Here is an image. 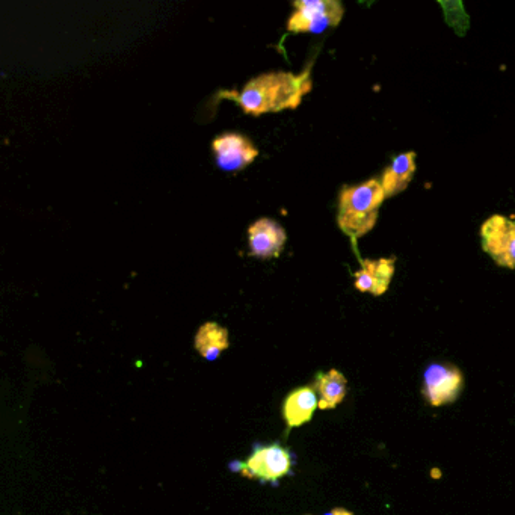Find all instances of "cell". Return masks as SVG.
<instances>
[{
	"mask_svg": "<svg viewBox=\"0 0 515 515\" xmlns=\"http://www.w3.org/2000/svg\"><path fill=\"white\" fill-rule=\"evenodd\" d=\"M312 88L309 70L300 75L290 71H271L248 81L239 93L229 91L221 96L235 100L245 114L259 117L286 109H297Z\"/></svg>",
	"mask_w": 515,
	"mask_h": 515,
	"instance_id": "cell-1",
	"label": "cell"
},
{
	"mask_svg": "<svg viewBox=\"0 0 515 515\" xmlns=\"http://www.w3.org/2000/svg\"><path fill=\"white\" fill-rule=\"evenodd\" d=\"M386 198L381 180L369 179L360 185L343 186L337 207V226L343 235L357 241L372 232Z\"/></svg>",
	"mask_w": 515,
	"mask_h": 515,
	"instance_id": "cell-2",
	"label": "cell"
},
{
	"mask_svg": "<svg viewBox=\"0 0 515 515\" xmlns=\"http://www.w3.org/2000/svg\"><path fill=\"white\" fill-rule=\"evenodd\" d=\"M345 16V7L339 0H297L293 13L287 19V31L293 34H324L337 28Z\"/></svg>",
	"mask_w": 515,
	"mask_h": 515,
	"instance_id": "cell-3",
	"label": "cell"
},
{
	"mask_svg": "<svg viewBox=\"0 0 515 515\" xmlns=\"http://www.w3.org/2000/svg\"><path fill=\"white\" fill-rule=\"evenodd\" d=\"M479 235L482 250L497 266L515 269V219L491 215L485 219Z\"/></svg>",
	"mask_w": 515,
	"mask_h": 515,
	"instance_id": "cell-4",
	"label": "cell"
},
{
	"mask_svg": "<svg viewBox=\"0 0 515 515\" xmlns=\"http://www.w3.org/2000/svg\"><path fill=\"white\" fill-rule=\"evenodd\" d=\"M464 389V375L454 364L434 363L423 374L422 395L431 407L457 401Z\"/></svg>",
	"mask_w": 515,
	"mask_h": 515,
	"instance_id": "cell-5",
	"label": "cell"
},
{
	"mask_svg": "<svg viewBox=\"0 0 515 515\" xmlns=\"http://www.w3.org/2000/svg\"><path fill=\"white\" fill-rule=\"evenodd\" d=\"M212 150L216 165L226 173L244 170L259 158L256 144L242 133L227 132L216 136Z\"/></svg>",
	"mask_w": 515,
	"mask_h": 515,
	"instance_id": "cell-6",
	"label": "cell"
},
{
	"mask_svg": "<svg viewBox=\"0 0 515 515\" xmlns=\"http://www.w3.org/2000/svg\"><path fill=\"white\" fill-rule=\"evenodd\" d=\"M290 466L292 461L289 452L275 443L254 452L242 467V473L248 478L278 481L290 472Z\"/></svg>",
	"mask_w": 515,
	"mask_h": 515,
	"instance_id": "cell-7",
	"label": "cell"
},
{
	"mask_svg": "<svg viewBox=\"0 0 515 515\" xmlns=\"http://www.w3.org/2000/svg\"><path fill=\"white\" fill-rule=\"evenodd\" d=\"M286 241V230L274 219H257L248 229L250 253L256 259L269 260L280 256Z\"/></svg>",
	"mask_w": 515,
	"mask_h": 515,
	"instance_id": "cell-8",
	"label": "cell"
},
{
	"mask_svg": "<svg viewBox=\"0 0 515 515\" xmlns=\"http://www.w3.org/2000/svg\"><path fill=\"white\" fill-rule=\"evenodd\" d=\"M396 259L364 260L361 268L354 274V287L361 293H371L381 297L389 290L395 277Z\"/></svg>",
	"mask_w": 515,
	"mask_h": 515,
	"instance_id": "cell-9",
	"label": "cell"
},
{
	"mask_svg": "<svg viewBox=\"0 0 515 515\" xmlns=\"http://www.w3.org/2000/svg\"><path fill=\"white\" fill-rule=\"evenodd\" d=\"M316 408H319V399L315 387H300L284 401V420L290 429L297 428L312 420Z\"/></svg>",
	"mask_w": 515,
	"mask_h": 515,
	"instance_id": "cell-10",
	"label": "cell"
},
{
	"mask_svg": "<svg viewBox=\"0 0 515 515\" xmlns=\"http://www.w3.org/2000/svg\"><path fill=\"white\" fill-rule=\"evenodd\" d=\"M416 153L407 152L396 156L381 177V185L387 198L396 197L410 186L416 174Z\"/></svg>",
	"mask_w": 515,
	"mask_h": 515,
	"instance_id": "cell-11",
	"label": "cell"
},
{
	"mask_svg": "<svg viewBox=\"0 0 515 515\" xmlns=\"http://www.w3.org/2000/svg\"><path fill=\"white\" fill-rule=\"evenodd\" d=\"M194 346L207 361H215L230 346L229 330L216 322H206L195 334Z\"/></svg>",
	"mask_w": 515,
	"mask_h": 515,
	"instance_id": "cell-12",
	"label": "cell"
},
{
	"mask_svg": "<svg viewBox=\"0 0 515 515\" xmlns=\"http://www.w3.org/2000/svg\"><path fill=\"white\" fill-rule=\"evenodd\" d=\"M315 389L319 393V408L334 410L345 399L348 381L339 371L331 369L327 374L316 377Z\"/></svg>",
	"mask_w": 515,
	"mask_h": 515,
	"instance_id": "cell-13",
	"label": "cell"
},
{
	"mask_svg": "<svg viewBox=\"0 0 515 515\" xmlns=\"http://www.w3.org/2000/svg\"><path fill=\"white\" fill-rule=\"evenodd\" d=\"M324 515H354L351 511H348V509L343 508H336L333 509V511L327 512V514Z\"/></svg>",
	"mask_w": 515,
	"mask_h": 515,
	"instance_id": "cell-14",
	"label": "cell"
}]
</instances>
